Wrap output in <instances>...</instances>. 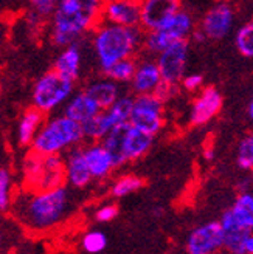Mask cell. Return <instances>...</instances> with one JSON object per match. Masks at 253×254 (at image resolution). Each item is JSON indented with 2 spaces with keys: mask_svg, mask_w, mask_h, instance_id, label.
Wrapping results in <instances>:
<instances>
[{
  "mask_svg": "<svg viewBox=\"0 0 253 254\" xmlns=\"http://www.w3.org/2000/svg\"><path fill=\"white\" fill-rule=\"evenodd\" d=\"M117 215H118V206L115 203H107V205L99 206L95 211L93 217L98 223H109L113 219H117Z\"/></svg>",
  "mask_w": 253,
  "mask_h": 254,
  "instance_id": "obj_35",
  "label": "cell"
},
{
  "mask_svg": "<svg viewBox=\"0 0 253 254\" xmlns=\"http://www.w3.org/2000/svg\"><path fill=\"white\" fill-rule=\"evenodd\" d=\"M193 30V19L185 11H177L175 14L163 23L160 28L149 31L145 36V47L149 53H162L171 44L177 41H183Z\"/></svg>",
  "mask_w": 253,
  "mask_h": 254,
  "instance_id": "obj_6",
  "label": "cell"
},
{
  "mask_svg": "<svg viewBox=\"0 0 253 254\" xmlns=\"http://www.w3.org/2000/svg\"><path fill=\"white\" fill-rule=\"evenodd\" d=\"M134 98L132 96H120L115 103H113L109 109H106V113L112 120L113 126H120L124 123H129V117L132 112Z\"/></svg>",
  "mask_w": 253,
  "mask_h": 254,
  "instance_id": "obj_28",
  "label": "cell"
},
{
  "mask_svg": "<svg viewBox=\"0 0 253 254\" xmlns=\"http://www.w3.org/2000/svg\"><path fill=\"white\" fill-rule=\"evenodd\" d=\"M236 163L243 171H253V133L246 135L239 141Z\"/></svg>",
  "mask_w": 253,
  "mask_h": 254,
  "instance_id": "obj_32",
  "label": "cell"
},
{
  "mask_svg": "<svg viewBox=\"0 0 253 254\" xmlns=\"http://www.w3.org/2000/svg\"><path fill=\"white\" fill-rule=\"evenodd\" d=\"M243 254H253V233H249L244 239Z\"/></svg>",
  "mask_w": 253,
  "mask_h": 254,
  "instance_id": "obj_37",
  "label": "cell"
},
{
  "mask_svg": "<svg viewBox=\"0 0 253 254\" xmlns=\"http://www.w3.org/2000/svg\"><path fill=\"white\" fill-rule=\"evenodd\" d=\"M202 82H204V78H202V74H189V76H183L182 78V85L183 88H186V90L193 92V90H197V88L202 85Z\"/></svg>",
  "mask_w": 253,
  "mask_h": 254,
  "instance_id": "obj_36",
  "label": "cell"
},
{
  "mask_svg": "<svg viewBox=\"0 0 253 254\" xmlns=\"http://www.w3.org/2000/svg\"><path fill=\"white\" fill-rule=\"evenodd\" d=\"M236 47L246 58H253V20L246 23L236 34Z\"/></svg>",
  "mask_w": 253,
  "mask_h": 254,
  "instance_id": "obj_33",
  "label": "cell"
},
{
  "mask_svg": "<svg viewBox=\"0 0 253 254\" xmlns=\"http://www.w3.org/2000/svg\"><path fill=\"white\" fill-rule=\"evenodd\" d=\"M204 157H205L207 160H213V157H214V152H213V149H205V152H204Z\"/></svg>",
  "mask_w": 253,
  "mask_h": 254,
  "instance_id": "obj_38",
  "label": "cell"
},
{
  "mask_svg": "<svg viewBox=\"0 0 253 254\" xmlns=\"http://www.w3.org/2000/svg\"><path fill=\"white\" fill-rule=\"evenodd\" d=\"M143 42L140 27H121V25L103 23L93 36V48L98 56L101 70L109 68L121 59L132 58L135 50Z\"/></svg>",
  "mask_w": 253,
  "mask_h": 254,
  "instance_id": "obj_3",
  "label": "cell"
},
{
  "mask_svg": "<svg viewBox=\"0 0 253 254\" xmlns=\"http://www.w3.org/2000/svg\"><path fill=\"white\" fill-rule=\"evenodd\" d=\"M73 93V81L58 71H48L36 82L33 88V107L48 113L64 104Z\"/></svg>",
  "mask_w": 253,
  "mask_h": 254,
  "instance_id": "obj_5",
  "label": "cell"
},
{
  "mask_svg": "<svg viewBox=\"0 0 253 254\" xmlns=\"http://www.w3.org/2000/svg\"><path fill=\"white\" fill-rule=\"evenodd\" d=\"M233 25V11L227 3L213 6L202 22V33L208 39H222L230 31Z\"/></svg>",
  "mask_w": 253,
  "mask_h": 254,
  "instance_id": "obj_13",
  "label": "cell"
},
{
  "mask_svg": "<svg viewBox=\"0 0 253 254\" xmlns=\"http://www.w3.org/2000/svg\"><path fill=\"white\" fill-rule=\"evenodd\" d=\"M69 186L47 190H23L14 195L9 214L30 233H48L61 226L73 212Z\"/></svg>",
  "mask_w": 253,
  "mask_h": 254,
  "instance_id": "obj_1",
  "label": "cell"
},
{
  "mask_svg": "<svg viewBox=\"0 0 253 254\" xmlns=\"http://www.w3.org/2000/svg\"><path fill=\"white\" fill-rule=\"evenodd\" d=\"M3 239H5V236H3V230H2V226H0V247L3 245Z\"/></svg>",
  "mask_w": 253,
  "mask_h": 254,
  "instance_id": "obj_40",
  "label": "cell"
},
{
  "mask_svg": "<svg viewBox=\"0 0 253 254\" xmlns=\"http://www.w3.org/2000/svg\"><path fill=\"white\" fill-rule=\"evenodd\" d=\"M145 185V182L137 175H123L117 182H113L112 188H110V194L115 198H121V197H128L135 190L142 189Z\"/></svg>",
  "mask_w": 253,
  "mask_h": 254,
  "instance_id": "obj_29",
  "label": "cell"
},
{
  "mask_svg": "<svg viewBox=\"0 0 253 254\" xmlns=\"http://www.w3.org/2000/svg\"><path fill=\"white\" fill-rule=\"evenodd\" d=\"M128 127H129V123L113 127V129L101 139V144L107 150V154L110 155L115 168H120L123 164L128 163L124 155V138H126V132H128Z\"/></svg>",
  "mask_w": 253,
  "mask_h": 254,
  "instance_id": "obj_22",
  "label": "cell"
},
{
  "mask_svg": "<svg viewBox=\"0 0 253 254\" xmlns=\"http://www.w3.org/2000/svg\"><path fill=\"white\" fill-rule=\"evenodd\" d=\"M84 160L87 163L88 172L92 175V180H106L115 169L113 161L101 141H90V144L83 146Z\"/></svg>",
  "mask_w": 253,
  "mask_h": 254,
  "instance_id": "obj_14",
  "label": "cell"
},
{
  "mask_svg": "<svg viewBox=\"0 0 253 254\" xmlns=\"http://www.w3.org/2000/svg\"><path fill=\"white\" fill-rule=\"evenodd\" d=\"M132 88L137 95L154 93L156 88L162 82V74L157 67V62L154 61H143L137 64V68L132 78Z\"/></svg>",
  "mask_w": 253,
  "mask_h": 254,
  "instance_id": "obj_17",
  "label": "cell"
},
{
  "mask_svg": "<svg viewBox=\"0 0 253 254\" xmlns=\"http://www.w3.org/2000/svg\"><path fill=\"white\" fill-rule=\"evenodd\" d=\"M186 58H188V41H177L171 44L168 48L159 53L157 58V67L162 74V81L167 84L177 85L185 76L186 67Z\"/></svg>",
  "mask_w": 253,
  "mask_h": 254,
  "instance_id": "obj_8",
  "label": "cell"
},
{
  "mask_svg": "<svg viewBox=\"0 0 253 254\" xmlns=\"http://www.w3.org/2000/svg\"><path fill=\"white\" fill-rule=\"evenodd\" d=\"M153 143H154L153 135H149L129 124L128 132H126V138H124V155L128 163L135 161L138 158H142L143 155H146L151 146H153Z\"/></svg>",
  "mask_w": 253,
  "mask_h": 254,
  "instance_id": "obj_20",
  "label": "cell"
},
{
  "mask_svg": "<svg viewBox=\"0 0 253 254\" xmlns=\"http://www.w3.org/2000/svg\"><path fill=\"white\" fill-rule=\"evenodd\" d=\"M81 247L88 254H99L107 247V236L99 230H90L83 234Z\"/></svg>",
  "mask_w": 253,
  "mask_h": 254,
  "instance_id": "obj_31",
  "label": "cell"
},
{
  "mask_svg": "<svg viewBox=\"0 0 253 254\" xmlns=\"http://www.w3.org/2000/svg\"><path fill=\"white\" fill-rule=\"evenodd\" d=\"M104 0H59L52 14V41L58 47L75 44L101 17Z\"/></svg>",
  "mask_w": 253,
  "mask_h": 254,
  "instance_id": "obj_2",
  "label": "cell"
},
{
  "mask_svg": "<svg viewBox=\"0 0 253 254\" xmlns=\"http://www.w3.org/2000/svg\"><path fill=\"white\" fill-rule=\"evenodd\" d=\"M99 112L101 109L95 101L85 92H80L69 98V103L66 104V109H64V115L73 121L83 124L90 118H93L95 115H98Z\"/></svg>",
  "mask_w": 253,
  "mask_h": 254,
  "instance_id": "obj_18",
  "label": "cell"
},
{
  "mask_svg": "<svg viewBox=\"0 0 253 254\" xmlns=\"http://www.w3.org/2000/svg\"><path fill=\"white\" fill-rule=\"evenodd\" d=\"M194 39H196V41H204V39H205V34L202 33V31H199V33H194Z\"/></svg>",
  "mask_w": 253,
  "mask_h": 254,
  "instance_id": "obj_39",
  "label": "cell"
},
{
  "mask_svg": "<svg viewBox=\"0 0 253 254\" xmlns=\"http://www.w3.org/2000/svg\"><path fill=\"white\" fill-rule=\"evenodd\" d=\"M81 127H83L84 138L90 139V141H101V139H103L115 126H113V123L109 118L106 110H101L98 115H95L93 118L83 123Z\"/></svg>",
  "mask_w": 253,
  "mask_h": 254,
  "instance_id": "obj_26",
  "label": "cell"
},
{
  "mask_svg": "<svg viewBox=\"0 0 253 254\" xmlns=\"http://www.w3.org/2000/svg\"><path fill=\"white\" fill-rule=\"evenodd\" d=\"M58 3H59V0H30L31 14L36 19L48 17V16H52L55 12Z\"/></svg>",
  "mask_w": 253,
  "mask_h": 254,
  "instance_id": "obj_34",
  "label": "cell"
},
{
  "mask_svg": "<svg viewBox=\"0 0 253 254\" xmlns=\"http://www.w3.org/2000/svg\"><path fill=\"white\" fill-rule=\"evenodd\" d=\"M44 124V113L37 109H28L23 113L17 126V141L20 146H31L33 139Z\"/></svg>",
  "mask_w": 253,
  "mask_h": 254,
  "instance_id": "obj_25",
  "label": "cell"
},
{
  "mask_svg": "<svg viewBox=\"0 0 253 254\" xmlns=\"http://www.w3.org/2000/svg\"><path fill=\"white\" fill-rule=\"evenodd\" d=\"M224 254H232V253H227V251H225V253H224Z\"/></svg>",
  "mask_w": 253,
  "mask_h": 254,
  "instance_id": "obj_42",
  "label": "cell"
},
{
  "mask_svg": "<svg viewBox=\"0 0 253 254\" xmlns=\"http://www.w3.org/2000/svg\"><path fill=\"white\" fill-rule=\"evenodd\" d=\"M249 115H250V118L253 120V99H252V103H250V106H249Z\"/></svg>",
  "mask_w": 253,
  "mask_h": 254,
  "instance_id": "obj_41",
  "label": "cell"
},
{
  "mask_svg": "<svg viewBox=\"0 0 253 254\" xmlns=\"http://www.w3.org/2000/svg\"><path fill=\"white\" fill-rule=\"evenodd\" d=\"M101 16L106 22L121 27L140 25V0H104Z\"/></svg>",
  "mask_w": 253,
  "mask_h": 254,
  "instance_id": "obj_11",
  "label": "cell"
},
{
  "mask_svg": "<svg viewBox=\"0 0 253 254\" xmlns=\"http://www.w3.org/2000/svg\"><path fill=\"white\" fill-rule=\"evenodd\" d=\"M14 200V183L8 169H0V212H9Z\"/></svg>",
  "mask_w": 253,
  "mask_h": 254,
  "instance_id": "obj_30",
  "label": "cell"
},
{
  "mask_svg": "<svg viewBox=\"0 0 253 254\" xmlns=\"http://www.w3.org/2000/svg\"><path fill=\"white\" fill-rule=\"evenodd\" d=\"M84 92L95 101L101 110L109 109L121 96L118 82L112 81L109 78L92 82L90 85H87V88Z\"/></svg>",
  "mask_w": 253,
  "mask_h": 254,
  "instance_id": "obj_21",
  "label": "cell"
},
{
  "mask_svg": "<svg viewBox=\"0 0 253 254\" xmlns=\"http://www.w3.org/2000/svg\"><path fill=\"white\" fill-rule=\"evenodd\" d=\"M180 8V0H140V25L153 31L167 23Z\"/></svg>",
  "mask_w": 253,
  "mask_h": 254,
  "instance_id": "obj_10",
  "label": "cell"
},
{
  "mask_svg": "<svg viewBox=\"0 0 253 254\" xmlns=\"http://www.w3.org/2000/svg\"><path fill=\"white\" fill-rule=\"evenodd\" d=\"M222 107V96L214 87H208L202 92L191 107L189 123L193 126H204L218 115Z\"/></svg>",
  "mask_w": 253,
  "mask_h": 254,
  "instance_id": "obj_12",
  "label": "cell"
},
{
  "mask_svg": "<svg viewBox=\"0 0 253 254\" xmlns=\"http://www.w3.org/2000/svg\"><path fill=\"white\" fill-rule=\"evenodd\" d=\"M135 68H137V62L134 61V58H126L112 64L103 73L106 74V78L115 82H131L134 78Z\"/></svg>",
  "mask_w": 253,
  "mask_h": 254,
  "instance_id": "obj_27",
  "label": "cell"
},
{
  "mask_svg": "<svg viewBox=\"0 0 253 254\" xmlns=\"http://www.w3.org/2000/svg\"><path fill=\"white\" fill-rule=\"evenodd\" d=\"M66 164V185L75 189H83L90 185L92 175L88 172L87 163L84 160L83 146H75L69 149L67 157L64 158Z\"/></svg>",
  "mask_w": 253,
  "mask_h": 254,
  "instance_id": "obj_15",
  "label": "cell"
},
{
  "mask_svg": "<svg viewBox=\"0 0 253 254\" xmlns=\"http://www.w3.org/2000/svg\"><path fill=\"white\" fill-rule=\"evenodd\" d=\"M83 139L81 124L61 115L41 126L31 143V150L39 155H61L64 150L80 146Z\"/></svg>",
  "mask_w": 253,
  "mask_h": 254,
  "instance_id": "obj_4",
  "label": "cell"
},
{
  "mask_svg": "<svg viewBox=\"0 0 253 254\" xmlns=\"http://www.w3.org/2000/svg\"><path fill=\"white\" fill-rule=\"evenodd\" d=\"M188 254H221L224 250L219 222H207L196 226L186 237Z\"/></svg>",
  "mask_w": 253,
  "mask_h": 254,
  "instance_id": "obj_9",
  "label": "cell"
},
{
  "mask_svg": "<svg viewBox=\"0 0 253 254\" xmlns=\"http://www.w3.org/2000/svg\"><path fill=\"white\" fill-rule=\"evenodd\" d=\"M235 222L247 233H253V192L243 190L229 209Z\"/></svg>",
  "mask_w": 253,
  "mask_h": 254,
  "instance_id": "obj_24",
  "label": "cell"
},
{
  "mask_svg": "<svg viewBox=\"0 0 253 254\" xmlns=\"http://www.w3.org/2000/svg\"><path fill=\"white\" fill-rule=\"evenodd\" d=\"M55 71L75 82L81 71V52L77 44L67 45L55 61Z\"/></svg>",
  "mask_w": 253,
  "mask_h": 254,
  "instance_id": "obj_23",
  "label": "cell"
},
{
  "mask_svg": "<svg viewBox=\"0 0 253 254\" xmlns=\"http://www.w3.org/2000/svg\"><path fill=\"white\" fill-rule=\"evenodd\" d=\"M221 230H222V242H224V251L232 254H243V245L244 239L249 234L239 226L235 219L232 217L230 211L227 209L219 220Z\"/></svg>",
  "mask_w": 253,
  "mask_h": 254,
  "instance_id": "obj_19",
  "label": "cell"
},
{
  "mask_svg": "<svg viewBox=\"0 0 253 254\" xmlns=\"http://www.w3.org/2000/svg\"><path fill=\"white\" fill-rule=\"evenodd\" d=\"M66 185V164L62 155H42V169L36 190L55 189Z\"/></svg>",
  "mask_w": 253,
  "mask_h": 254,
  "instance_id": "obj_16",
  "label": "cell"
},
{
  "mask_svg": "<svg viewBox=\"0 0 253 254\" xmlns=\"http://www.w3.org/2000/svg\"><path fill=\"white\" fill-rule=\"evenodd\" d=\"M129 124L156 136L163 127V101L154 93L137 95L134 98Z\"/></svg>",
  "mask_w": 253,
  "mask_h": 254,
  "instance_id": "obj_7",
  "label": "cell"
}]
</instances>
